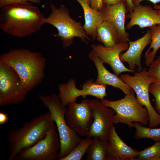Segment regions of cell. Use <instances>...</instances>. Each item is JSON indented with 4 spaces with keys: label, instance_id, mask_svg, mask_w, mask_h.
Instances as JSON below:
<instances>
[{
    "label": "cell",
    "instance_id": "cell-1",
    "mask_svg": "<svg viewBox=\"0 0 160 160\" xmlns=\"http://www.w3.org/2000/svg\"><path fill=\"white\" fill-rule=\"evenodd\" d=\"M45 18L39 8L30 2L14 4L1 8L0 28L12 36L25 37L40 30Z\"/></svg>",
    "mask_w": 160,
    "mask_h": 160
},
{
    "label": "cell",
    "instance_id": "cell-2",
    "mask_svg": "<svg viewBox=\"0 0 160 160\" xmlns=\"http://www.w3.org/2000/svg\"><path fill=\"white\" fill-rule=\"evenodd\" d=\"M46 58L42 54L24 48L15 49L1 55L0 61L12 67L29 92L44 78Z\"/></svg>",
    "mask_w": 160,
    "mask_h": 160
},
{
    "label": "cell",
    "instance_id": "cell-3",
    "mask_svg": "<svg viewBox=\"0 0 160 160\" xmlns=\"http://www.w3.org/2000/svg\"><path fill=\"white\" fill-rule=\"evenodd\" d=\"M55 123L49 112L25 122L19 128L11 129L8 133V160H14L22 150L33 145L43 139Z\"/></svg>",
    "mask_w": 160,
    "mask_h": 160
},
{
    "label": "cell",
    "instance_id": "cell-4",
    "mask_svg": "<svg viewBox=\"0 0 160 160\" xmlns=\"http://www.w3.org/2000/svg\"><path fill=\"white\" fill-rule=\"evenodd\" d=\"M39 98L49 110L56 124L60 144L58 160H61L75 148L81 139L67 124L65 116L67 108L62 105L59 95L55 94L51 95H40Z\"/></svg>",
    "mask_w": 160,
    "mask_h": 160
},
{
    "label": "cell",
    "instance_id": "cell-5",
    "mask_svg": "<svg viewBox=\"0 0 160 160\" xmlns=\"http://www.w3.org/2000/svg\"><path fill=\"white\" fill-rule=\"evenodd\" d=\"M50 7L51 12L48 17L45 18V23L50 24L57 28L58 33L54 36L60 38L64 47L71 46L76 37L80 38L87 44L88 43V40L92 42L83 26L71 17L69 10L64 5L61 4L57 8L51 4Z\"/></svg>",
    "mask_w": 160,
    "mask_h": 160
},
{
    "label": "cell",
    "instance_id": "cell-6",
    "mask_svg": "<svg viewBox=\"0 0 160 160\" xmlns=\"http://www.w3.org/2000/svg\"><path fill=\"white\" fill-rule=\"evenodd\" d=\"M133 89L124 98L116 101L107 99L101 100L105 106L113 109L115 113L113 116L114 124H126L129 128L134 127L133 122H138L143 125L149 123V116L146 108L141 106L134 95Z\"/></svg>",
    "mask_w": 160,
    "mask_h": 160
},
{
    "label": "cell",
    "instance_id": "cell-7",
    "mask_svg": "<svg viewBox=\"0 0 160 160\" xmlns=\"http://www.w3.org/2000/svg\"><path fill=\"white\" fill-rule=\"evenodd\" d=\"M29 92L16 72L0 61V105L20 104Z\"/></svg>",
    "mask_w": 160,
    "mask_h": 160
},
{
    "label": "cell",
    "instance_id": "cell-8",
    "mask_svg": "<svg viewBox=\"0 0 160 160\" xmlns=\"http://www.w3.org/2000/svg\"><path fill=\"white\" fill-rule=\"evenodd\" d=\"M120 78L134 90L136 94V99L140 105L144 106L147 109L149 116V127L156 128L160 125V115L152 106L149 94L150 85L155 81L148 76L146 69L137 71L133 76L122 74Z\"/></svg>",
    "mask_w": 160,
    "mask_h": 160
},
{
    "label": "cell",
    "instance_id": "cell-9",
    "mask_svg": "<svg viewBox=\"0 0 160 160\" xmlns=\"http://www.w3.org/2000/svg\"><path fill=\"white\" fill-rule=\"evenodd\" d=\"M55 124L46 136L35 145L21 151L15 160H56L58 159L60 144Z\"/></svg>",
    "mask_w": 160,
    "mask_h": 160
},
{
    "label": "cell",
    "instance_id": "cell-10",
    "mask_svg": "<svg viewBox=\"0 0 160 160\" xmlns=\"http://www.w3.org/2000/svg\"><path fill=\"white\" fill-rule=\"evenodd\" d=\"M68 105L65 115L67 124L79 136L87 137L93 121L91 100L84 99L80 103L75 100Z\"/></svg>",
    "mask_w": 160,
    "mask_h": 160
},
{
    "label": "cell",
    "instance_id": "cell-11",
    "mask_svg": "<svg viewBox=\"0 0 160 160\" xmlns=\"http://www.w3.org/2000/svg\"><path fill=\"white\" fill-rule=\"evenodd\" d=\"M82 89H79L76 86L75 80L70 79L65 83L59 85V96L62 105L66 106L80 96L85 99L90 95L102 100L106 96V85L95 84L92 79L85 82L81 86Z\"/></svg>",
    "mask_w": 160,
    "mask_h": 160
},
{
    "label": "cell",
    "instance_id": "cell-12",
    "mask_svg": "<svg viewBox=\"0 0 160 160\" xmlns=\"http://www.w3.org/2000/svg\"><path fill=\"white\" fill-rule=\"evenodd\" d=\"M91 105L93 111V121L87 137L107 140L111 129L114 125L113 119L115 112L104 105L97 99L91 100Z\"/></svg>",
    "mask_w": 160,
    "mask_h": 160
},
{
    "label": "cell",
    "instance_id": "cell-13",
    "mask_svg": "<svg viewBox=\"0 0 160 160\" xmlns=\"http://www.w3.org/2000/svg\"><path fill=\"white\" fill-rule=\"evenodd\" d=\"M91 46L103 63L109 64L117 76L124 72H135V70L126 67L120 58V53L128 49V42H120L110 47L101 44H92Z\"/></svg>",
    "mask_w": 160,
    "mask_h": 160
},
{
    "label": "cell",
    "instance_id": "cell-14",
    "mask_svg": "<svg viewBox=\"0 0 160 160\" xmlns=\"http://www.w3.org/2000/svg\"><path fill=\"white\" fill-rule=\"evenodd\" d=\"M100 11L103 20L109 22L115 28L120 42L130 41L125 26L126 14L128 12L126 3L121 1L112 5L104 4Z\"/></svg>",
    "mask_w": 160,
    "mask_h": 160
},
{
    "label": "cell",
    "instance_id": "cell-15",
    "mask_svg": "<svg viewBox=\"0 0 160 160\" xmlns=\"http://www.w3.org/2000/svg\"><path fill=\"white\" fill-rule=\"evenodd\" d=\"M107 140L106 160H136L138 151L129 146L120 138L114 125Z\"/></svg>",
    "mask_w": 160,
    "mask_h": 160
},
{
    "label": "cell",
    "instance_id": "cell-16",
    "mask_svg": "<svg viewBox=\"0 0 160 160\" xmlns=\"http://www.w3.org/2000/svg\"><path fill=\"white\" fill-rule=\"evenodd\" d=\"M130 20L126 28L129 29L135 25L143 28L160 24V15L150 5L135 4L132 12L127 15Z\"/></svg>",
    "mask_w": 160,
    "mask_h": 160
},
{
    "label": "cell",
    "instance_id": "cell-17",
    "mask_svg": "<svg viewBox=\"0 0 160 160\" xmlns=\"http://www.w3.org/2000/svg\"><path fill=\"white\" fill-rule=\"evenodd\" d=\"M151 30L150 28L145 34L140 38L134 41L129 42V47L126 51L120 55L122 62H126L129 68L137 71L143 69L141 63V57L143 50L151 42Z\"/></svg>",
    "mask_w": 160,
    "mask_h": 160
},
{
    "label": "cell",
    "instance_id": "cell-18",
    "mask_svg": "<svg viewBox=\"0 0 160 160\" xmlns=\"http://www.w3.org/2000/svg\"><path fill=\"white\" fill-rule=\"evenodd\" d=\"M89 59L94 63L97 68L98 76L95 81V84L104 85H109L121 90L124 94H129L133 89L127 84L124 82L115 74L108 70L103 65V63L92 50L88 55Z\"/></svg>",
    "mask_w": 160,
    "mask_h": 160
},
{
    "label": "cell",
    "instance_id": "cell-19",
    "mask_svg": "<svg viewBox=\"0 0 160 160\" xmlns=\"http://www.w3.org/2000/svg\"><path fill=\"white\" fill-rule=\"evenodd\" d=\"M81 5L83 10L85 24L83 28L87 34L93 40L97 39V29L103 21L100 10L92 8L81 0H76Z\"/></svg>",
    "mask_w": 160,
    "mask_h": 160
},
{
    "label": "cell",
    "instance_id": "cell-20",
    "mask_svg": "<svg viewBox=\"0 0 160 160\" xmlns=\"http://www.w3.org/2000/svg\"><path fill=\"white\" fill-rule=\"evenodd\" d=\"M97 39L106 47H110L120 43L118 33L114 26L109 22L104 21L97 27Z\"/></svg>",
    "mask_w": 160,
    "mask_h": 160
},
{
    "label": "cell",
    "instance_id": "cell-21",
    "mask_svg": "<svg viewBox=\"0 0 160 160\" xmlns=\"http://www.w3.org/2000/svg\"><path fill=\"white\" fill-rule=\"evenodd\" d=\"M108 142L94 137L86 153L87 160H106Z\"/></svg>",
    "mask_w": 160,
    "mask_h": 160
},
{
    "label": "cell",
    "instance_id": "cell-22",
    "mask_svg": "<svg viewBox=\"0 0 160 160\" xmlns=\"http://www.w3.org/2000/svg\"><path fill=\"white\" fill-rule=\"evenodd\" d=\"M151 30V44L145 54L144 63L149 67L154 61L156 55L160 48V24L154 25L150 28Z\"/></svg>",
    "mask_w": 160,
    "mask_h": 160
},
{
    "label": "cell",
    "instance_id": "cell-23",
    "mask_svg": "<svg viewBox=\"0 0 160 160\" xmlns=\"http://www.w3.org/2000/svg\"><path fill=\"white\" fill-rule=\"evenodd\" d=\"M133 124L136 130L134 136L135 138H149L156 142L160 141V128L146 127L137 122H134Z\"/></svg>",
    "mask_w": 160,
    "mask_h": 160
},
{
    "label": "cell",
    "instance_id": "cell-24",
    "mask_svg": "<svg viewBox=\"0 0 160 160\" xmlns=\"http://www.w3.org/2000/svg\"><path fill=\"white\" fill-rule=\"evenodd\" d=\"M91 138L87 137L81 139L75 148L68 155L61 160H81L92 141Z\"/></svg>",
    "mask_w": 160,
    "mask_h": 160
},
{
    "label": "cell",
    "instance_id": "cell-25",
    "mask_svg": "<svg viewBox=\"0 0 160 160\" xmlns=\"http://www.w3.org/2000/svg\"><path fill=\"white\" fill-rule=\"evenodd\" d=\"M160 160V141L138 151L136 160Z\"/></svg>",
    "mask_w": 160,
    "mask_h": 160
},
{
    "label": "cell",
    "instance_id": "cell-26",
    "mask_svg": "<svg viewBox=\"0 0 160 160\" xmlns=\"http://www.w3.org/2000/svg\"><path fill=\"white\" fill-rule=\"evenodd\" d=\"M149 92L155 98V110L160 115V82H155L151 83L149 87Z\"/></svg>",
    "mask_w": 160,
    "mask_h": 160
},
{
    "label": "cell",
    "instance_id": "cell-27",
    "mask_svg": "<svg viewBox=\"0 0 160 160\" xmlns=\"http://www.w3.org/2000/svg\"><path fill=\"white\" fill-rule=\"evenodd\" d=\"M147 73L148 76L155 82H160V55L149 66Z\"/></svg>",
    "mask_w": 160,
    "mask_h": 160
},
{
    "label": "cell",
    "instance_id": "cell-28",
    "mask_svg": "<svg viewBox=\"0 0 160 160\" xmlns=\"http://www.w3.org/2000/svg\"><path fill=\"white\" fill-rule=\"evenodd\" d=\"M30 2L35 4H39L41 0H0V7L2 8L10 4Z\"/></svg>",
    "mask_w": 160,
    "mask_h": 160
},
{
    "label": "cell",
    "instance_id": "cell-29",
    "mask_svg": "<svg viewBox=\"0 0 160 160\" xmlns=\"http://www.w3.org/2000/svg\"><path fill=\"white\" fill-rule=\"evenodd\" d=\"M103 5V0H90V7L93 9L100 10Z\"/></svg>",
    "mask_w": 160,
    "mask_h": 160
},
{
    "label": "cell",
    "instance_id": "cell-30",
    "mask_svg": "<svg viewBox=\"0 0 160 160\" xmlns=\"http://www.w3.org/2000/svg\"><path fill=\"white\" fill-rule=\"evenodd\" d=\"M9 119L8 114L3 112H0V125H3L7 122Z\"/></svg>",
    "mask_w": 160,
    "mask_h": 160
},
{
    "label": "cell",
    "instance_id": "cell-31",
    "mask_svg": "<svg viewBox=\"0 0 160 160\" xmlns=\"http://www.w3.org/2000/svg\"><path fill=\"white\" fill-rule=\"evenodd\" d=\"M126 5L128 12L131 13L135 6L132 0H126Z\"/></svg>",
    "mask_w": 160,
    "mask_h": 160
},
{
    "label": "cell",
    "instance_id": "cell-32",
    "mask_svg": "<svg viewBox=\"0 0 160 160\" xmlns=\"http://www.w3.org/2000/svg\"><path fill=\"white\" fill-rule=\"evenodd\" d=\"M123 1L126 4V0H103L104 4L108 5H112L120 2Z\"/></svg>",
    "mask_w": 160,
    "mask_h": 160
},
{
    "label": "cell",
    "instance_id": "cell-33",
    "mask_svg": "<svg viewBox=\"0 0 160 160\" xmlns=\"http://www.w3.org/2000/svg\"><path fill=\"white\" fill-rule=\"evenodd\" d=\"M148 1L151 2L154 4L160 2V0H134L133 3L134 4H136L140 3L142 1Z\"/></svg>",
    "mask_w": 160,
    "mask_h": 160
},
{
    "label": "cell",
    "instance_id": "cell-34",
    "mask_svg": "<svg viewBox=\"0 0 160 160\" xmlns=\"http://www.w3.org/2000/svg\"><path fill=\"white\" fill-rule=\"evenodd\" d=\"M153 8L154 9H156L157 12L160 15V5L157 4H154Z\"/></svg>",
    "mask_w": 160,
    "mask_h": 160
},
{
    "label": "cell",
    "instance_id": "cell-35",
    "mask_svg": "<svg viewBox=\"0 0 160 160\" xmlns=\"http://www.w3.org/2000/svg\"><path fill=\"white\" fill-rule=\"evenodd\" d=\"M90 6V0H81Z\"/></svg>",
    "mask_w": 160,
    "mask_h": 160
},
{
    "label": "cell",
    "instance_id": "cell-36",
    "mask_svg": "<svg viewBox=\"0 0 160 160\" xmlns=\"http://www.w3.org/2000/svg\"><path fill=\"white\" fill-rule=\"evenodd\" d=\"M134 0H132V1H133Z\"/></svg>",
    "mask_w": 160,
    "mask_h": 160
}]
</instances>
